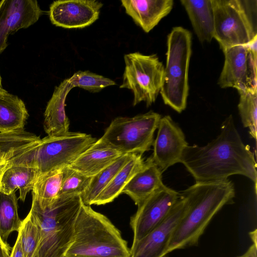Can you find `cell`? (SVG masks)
<instances>
[{"instance_id":"1","label":"cell","mask_w":257,"mask_h":257,"mask_svg":"<svg viewBox=\"0 0 257 257\" xmlns=\"http://www.w3.org/2000/svg\"><path fill=\"white\" fill-rule=\"evenodd\" d=\"M180 163L196 182H213L242 175L256 186V163L249 146L244 144L230 115L216 138L203 146H188Z\"/></svg>"},{"instance_id":"2","label":"cell","mask_w":257,"mask_h":257,"mask_svg":"<svg viewBox=\"0 0 257 257\" xmlns=\"http://www.w3.org/2000/svg\"><path fill=\"white\" fill-rule=\"evenodd\" d=\"M180 194L186 200L187 208L173 233L168 253L197 245L214 216L225 205L233 201L235 189L233 183L228 179L196 182Z\"/></svg>"},{"instance_id":"3","label":"cell","mask_w":257,"mask_h":257,"mask_svg":"<svg viewBox=\"0 0 257 257\" xmlns=\"http://www.w3.org/2000/svg\"><path fill=\"white\" fill-rule=\"evenodd\" d=\"M96 141L91 135L79 132L47 136L12 151L9 165L34 168L39 176L69 166Z\"/></svg>"},{"instance_id":"4","label":"cell","mask_w":257,"mask_h":257,"mask_svg":"<svg viewBox=\"0 0 257 257\" xmlns=\"http://www.w3.org/2000/svg\"><path fill=\"white\" fill-rule=\"evenodd\" d=\"M64 257H130V248L106 216L82 202L72 241Z\"/></svg>"},{"instance_id":"5","label":"cell","mask_w":257,"mask_h":257,"mask_svg":"<svg viewBox=\"0 0 257 257\" xmlns=\"http://www.w3.org/2000/svg\"><path fill=\"white\" fill-rule=\"evenodd\" d=\"M82 203L80 196L59 197L50 207L42 209L33 197L29 213L40 235L36 257H64L72 241Z\"/></svg>"},{"instance_id":"6","label":"cell","mask_w":257,"mask_h":257,"mask_svg":"<svg viewBox=\"0 0 257 257\" xmlns=\"http://www.w3.org/2000/svg\"><path fill=\"white\" fill-rule=\"evenodd\" d=\"M192 35L182 27L173 28L167 37L166 63L160 93L166 105L178 113L187 106Z\"/></svg>"},{"instance_id":"7","label":"cell","mask_w":257,"mask_h":257,"mask_svg":"<svg viewBox=\"0 0 257 257\" xmlns=\"http://www.w3.org/2000/svg\"><path fill=\"white\" fill-rule=\"evenodd\" d=\"M214 38L220 49L248 44L257 36V1L212 0Z\"/></svg>"},{"instance_id":"8","label":"cell","mask_w":257,"mask_h":257,"mask_svg":"<svg viewBox=\"0 0 257 257\" xmlns=\"http://www.w3.org/2000/svg\"><path fill=\"white\" fill-rule=\"evenodd\" d=\"M161 115L153 111L133 117L114 118L95 142L121 154L143 155L150 150Z\"/></svg>"},{"instance_id":"9","label":"cell","mask_w":257,"mask_h":257,"mask_svg":"<svg viewBox=\"0 0 257 257\" xmlns=\"http://www.w3.org/2000/svg\"><path fill=\"white\" fill-rule=\"evenodd\" d=\"M125 69L120 88L131 90L133 105L142 101L147 107L154 103L163 84L164 66L156 54L134 52L124 56Z\"/></svg>"},{"instance_id":"10","label":"cell","mask_w":257,"mask_h":257,"mask_svg":"<svg viewBox=\"0 0 257 257\" xmlns=\"http://www.w3.org/2000/svg\"><path fill=\"white\" fill-rule=\"evenodd\" d=\"M223 52L224 62L219 86L238 91L257 89V36L247 45L230 47Z\"/></svg>"},{"instance_id":"11","label":"cell","mask_w":257,"mask_h":257,"mask_svg":"<svg viewBox=\"0 0 257 257\" xmlns=\"http://www.w3.org/2000/svg\"><path fill=\"white\" fill-rule=\"evenodd\" d=\"M180 197V193L164 185L138 205L130 219L133 242L142 239L160 224Z\"/></svg>"},{"instance_id":"12","label":"cell","mask_w":257,"mask_h":257,"mask_svg":"<svg viewBox=\"0 0 257 257\" xmlns=\"http://www.w3.org/2000/svg\"><path fill=\"white\" fill-rule=\"evenodd\" d=\"M186 208V200L180 194V198L164 221L143 238L133 242L130 257H166L173 233Z\"/></svg>"},{"instance_id":"13","label":"cell","mask_w":257,"mask_h":257,"mask_svg":"<svg viewBox=\"0 0 257 257\" xmlns=\"http://www.w3.org/2000/svg\"><path fill=\"white\" fill-rule=\"evenodd\" d=\"M188 146L183 132L171 117H162L153 142L151 157L162 173L171 166L180 163L183 152Z\"/></svg>"},{"instance_id":"14","label":"cell","mask_w":257,"mask_h":257,"mask_svg":"<svg viewBox=\"0 0 257 257\" xmlns=\"http://www.w3.org/2000/svg\"><path fill=\"white\" fill-rule=\"evenodd\" d=\"M103 4L96 0H59L50 7L49 18L57 27L82 29L89 26L99 18Z\"/></svg>"},{"instance_id":"15","label":"cell","mask_w":257,"mask_h":257,"mask_svg":"<svg viewBox=\"0 0 257 257\" xmlns=\"http://www.w3.org/2000/svg\"><path fill=\"white\" fill-rule=\"evenodd\" d=\"M42 13L35 0L0 1V53L7 47L10 34L33 25Z\"/></svg>"},{"instance_id":"16","label":"cell","mask_w":257,"mask_h":257,"mask_svg":"<svg viewBox=\"0 0 257 257\" xmlns=\"http://www.w3.org/2000/svg\"><path fill=\"white\" fill-rule=\"evenodd\" d=\"M121 5L146 33L150 32L171 11L173 0H121Z\"/></svg>"},{"instance_id":"17","label":"cell","mask_w":257,"mask_h":257,"mask_svg":"<svg viewBox=\"0 0 257 257\" xmlns=\"http://www.w3.org/2000/svg\"><path fill=\"white\" fill-rule=\"evenodd\" d=\"M74 87L70 77L55 87L44 114V129L47 136L61 135L69 132L70 121L65 112V100Z\"/></svg>"},{"instance_id":"18","label":"cell","mask_w":257,"mask_h":257,"mask_svg":"<svg viewBox=\"0 0 257 257\" xmlns=\"http://www.w3.org/2000/svg\"><path fill=\"white\" fill-rule=\"evenodd\" d=\"M162 174L151 156L145 161L144 167L131 178L122 193L127 195L138 206L164 185Z\"/></svg>"},{"instance_id":"19","label":"cell","mask_w":257,"mask_h":257,"mask_svg":"<svg viewBox=\"0 0 257 257\" xmlns=\"http://www.w3.org/2000/svg\"><path fill=\"white\" fill-rule=\"evenodd\" d=\"M199 41L214 38V19L212 0H181Z\"/></svg>"},{"instance_id":"20","label":"cell","mask_w":257,"mask_h":257,"mask_svg":"<svg viewBox=\"0 0 257 257\" xmlns=\"http://www.w3.org/2000/svg\"><path fill=\"white\" fill-rule=\"evenodd\" d=\"M121 155L122 154L115 150L95 143L68 167L84 175L92 177Z\"/></svg>"},{"instance_id":"21","label":"cell","mask_w":257,"mask_h":257,"mask_svg":"<svg viewBox=\"0 0 257 257\" xmlns=\"http://www.w3.org/2000/svg\"><path fill=\"white\" fill-rule=\"evenodd\" d=\"M38 177L37 171L33 167L23 165L9 166L0 180V190L10 194L19 190V199L24 202L27 194L32 191Z\"/></svg>"},{"instance_id":"22","label":"cell","mask_w":257,"mask_h":257,"mask_svg":"<svg viewBox=\"0 0 257 257\" xmlns=\"http://www.w3.org/2000/svg\"><path fill=\"white\" fill-rule=\"evenodd\" d=\"M28 115L22 99L0 89V133L24 129Z\"/></svg>"},{"instance_id":"23","label":"cell","mask_w":257,"mask_h":257,"mask_svg":"<svg viewBox=\"0 0 257 257\" xmlns=\"http://www.w3.org/2000/svg\"><path fill=\"white\" fill-rule=\"evenodd\" d=\"M145 161L142 155L133 154L129 161L100 193L93 204L100 205L111 202L122 194L123 189L131 178L144 167Z\"/></svg>"},{"instance_id":"24","label":"cell","mask_w":257,"mask_h":257,"mask_svg":"<svg viewBox=\"0 0 257 257\" xmlns=\"http://www.w3.org/2000/svg\"><path fill=\"white\" fill-rule=\"evenodd\" d=\"M63 174V168L38 177L32 195L42 209L50 207L59 198Z\"/></svg>"},{"instance_id":"25","label":"cell","mask_w":257,"mask_h":257,"mask_svg":"<svg viewBox=\"0 0 257 257\" xmlns=\"http://www.w3.org/2000/svg\"><path fill=\"white\" fill-rule=\"evenodd\" d=\"M133 154H123L112 163L92 177L84 192L80 196L84 204L90 206L116 173L129 161Z\"/></svg>"},{"instance_id":"26","label":"cell","mask_w":257,"mask_h":257,"mask_svg":"<svg viewBox=\"0 0 257 257\" xmlns=\"http://www.w3.org/2000/svg\"><path fill=\"white\" fill-rule=\"evenodd\" d=\"M22 223L18 212L16 192L7 194L0 190V237L6 243L10 234L18 232Z\"/></svg>"},{"instance_id":"27","label":"cell","mask_w":257,"mask_h":257,"mask_svg":"<svg viewBox=\"0 0 257 257\" xmlns=\"http://www.w3.org/2000/svg\"><path fill=\"white\" fill-rule=\"evenodd\" d=\"M238 104L241 122L248 128L250 136L256 140L257 135V89L238 91Z\"/></svg>"},{"instance_id":"28","label":"cell","mask_w":257,"mask_h":257,"mask_svg":"<svg viewBox=\"0 0 257 257\" xmlns=\"http://www.w3.org/2000/svg\"><path fill=\"white\" fill-rule=\"evenodd\" d=\"M18 236L24 257H36L40 240V232L29 213L22 221Z\"/></svg>"},{"instance_id":"29","label":"cell","mask_w":257,"mask_h":257,"mask_svg":"<svg viewBox=\"0 0 257 257\" xmlns=\"http://www.w3.org/2000/svg\"><path fill=\"white\" fill-rule=\"evenodd\" d=\"M91 178L68 166L63 168L59 197L81 196L88 187Z\"/></svg>"},{"instance_id":"30","label":"cell","mask_w":257,"mask_h":257,"mask_svg":"<svg viewBox=\"0 0 257 257\" xmlns=\"http://www.w3.org/2000/svg\"><path fill=\"white\" fill-rule=\"evenodd\" d=\"M70 78L75 87L92 93L98 92L106 87L116 84L112 80L89 71H78Z\"/></svg>"},{"instance_id":"31","label":"cell","mask_w":257,"mask_h":257,"mask_svg":"<svg viewBox=\"0 0 257 257\" xmlns=\"http://www.w3.org/2000/svg\"><path fill=\"white\" fill-rule=\"evenodd\" d=\"M10 257H24L20 239L18 236L12 249Z\"/></svg>"},{"instance_id":"32","label":"cell","mask_w":257,"mask_h":257,"mask_svg":"<svg viewBox=\"0 0 257 257\" xmlns=\"http://www.w3.org/2000/svg\"><path fill=\"white\" fill-rule=\"evenodd\" d=\"M8 160L7 153L0 152V180L4 172L9 166Z\"/></svg>"},{"instance_id":"33","label":"cell","mask_w":257,"mask_h":257,"mask_svg":"<svg viewBox=\"0 0 257 257\" xmlns=\"http://www.w3.org/2000/svg\"><path fill=\"white\" fill-rule=\"evenodd\" d=\"M11 247L5 242L0 237V257H10Z\"/></svg>"},{"instance_id":"34","label":"cell","mask_w":257,"mask_h":257,"mask_svg":"<svg viewBox=\"0 0 257 257\" xmlns=\"http://www.w3.org/2000/svg\"><path fill=\"white\" fill-rule=\"evenodd\" d=\"M256 243H253L244 253L237 257H256Z\"/></svg>"},{"instance_id":"35","label":"cell","mask_w":257,"mask_h":257,"mask_svg":"<svg viewBox=\"0 0 257 257\" xmlns=\"http://www.w3.org/2000/svg\"><path fill=\"white\" fill-rule=\"evenodd\" d=\"M2 83H1V75H0V89H2Z\"/></svg>"}]
</instances>
